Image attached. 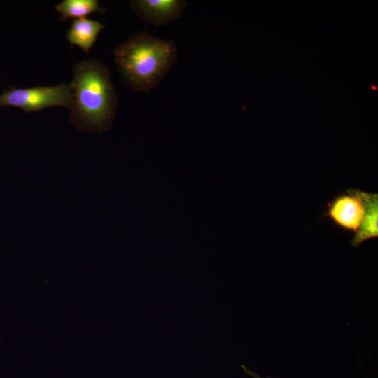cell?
I'll return each mask as SVG.
<instances>
[{
	"label": "cell",
	"instance_id": "ba28073f",
	"mask_svg": "<svg viewBox=\"0 0 378 378\" xmlns=\"http://www.w3.org/2000/svg\"><path fill=\"white\" fill-rule=\"evenodd\" d=\"M62 20L80 19L94 13H104L106 8L99 6L97 0H63L55 7Z\"/></svg>",
	"mask_w": 378,
	"mask_h": 378
},
{
	"label": "cell",
	"instance_id": "6da1fadb",
	"mask_svg": "<svg viewBox=\"0 0 378 378\" xmlns=\"http://www.w3.org/2000/svg\"><path fill=\"white\" fill-rule=\"evenodd\" d=\"M70 121L82 132L108 130L116 115L118 96L108 68L96 59L77 63L70 84Z\"/></svg>",
	"mask_w": 378,
	"mask_h": 378
},
{
	"label": "cell",
	"instance_id": "277c9868",
	"mask_svg": "<svg viewBox=\"0 0 378 378\" xmlns=\"http://www.w3.org/2000/svg\"><path fill=\"white\" fill-rule=\"evenodd\" d=\"M365 208L359 190L349 189L347 193L335 197L325 214L338 227L354 233L359 229Z\"/></svg>",
	"mask_w": 378,
	"mask_h": 378
},
{
	"label": "cell",
	"instance_id": "52a82bcc",
	"mask_svg": "<svg viewBox=\"0 0 378 378\" xmlns=\"http://www.w3.org/2000/svg\"><path fill=\"white\" fill-rule=\"evenodd\" d=\"M104 24L99 21L83 18L74 19L66 33V39L85 52H88L95 43Z\"/></svg>",
	"mask_w": 378,
	"mask_h": 378
},
{
	"label": "cell",
	"instance_id": "7a4b0ae2",
	"mask_svg": "<svg viewBox=\"0 0 378 378\" xmlns=\"http://www.w3.org/2000/svg\"><path fill=\"white\" fill-rule=\"evenodd\" d=\"M118 71L126 85L139 92H149L165 78L178 59V48L142 31L130 36L114 48Z\"/></svg>",
	"mask_w": 378,
	"mask_h": 378
},
{
	"label": "cell",
	"instance_id": "8992f818",
	"mask_svg": "<svg viewBox=\"0 0 378 378\" xmlns=\"http://www.w3.org/2000/svg\"><path fill=\"white\" fill-rule=\"evenodd\" d=\"M365 211L359 229L354 233L351 245L359 246L364 241L378 236V195L359 190Z\"/></svg>",
	"mask_w": 378,
	"mask_h": 378
},
{
	"label": "cell",
	"instance_id": "9c48e42d",
	"mask_svg": "<svg viewBox=\"0 0 378 378\" xmlns=\"http://www.w3.org/2000/svg\"><path fill=\"white\" fill-rule=\"evenodd\" d=\"M241 368L246 374L251 376L253 378H271L270 377H262L255 372L247 369L244 365H241Z\"/></svg>",
	"mask_w": 378,
	"mask_h": 378
},
{
	"label": "cell",
	"instance_id": "5b68a950",
	"mask_svg": "<svg viewBox=\"0 0 378 378\" xmlns=\"http://www.w3.org/2000/svg\"><path fill=\"white\" fill-rule=\"evenodd\" d=\"M131 9L143 21L155 26H162L180 18L188 3L183 0H132Z\"/></svg>",
	"mask_w": 378,
	"mask_h": 378
},
{
	"label": "cell",
	"instance_id": "3957f363",
	"mask_svg": "<svg viewBox=\"0 0 378 378\" xmlns=\"http://www.w3.org/2000/svg\"><path fill=\"white\" fill-rule=\"evenodd\" d=\"M71 106V86L64 83L27 88L10 87L0 94V107H16L27 113L38 112L52 106H62L70 110Z\"/></svg>",
	"mask_w": 378,
	"mask_h": 378
}]
</instances>
